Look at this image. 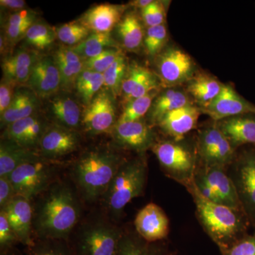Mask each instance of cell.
Here are the masks:
<instances>
[{"mask_svg": "<svg viewBox=\"0 0 255 255\" xmlns=\"http://www.w3.org/2000/svg\"><path fill=\"white\" fill-rule=\"evenodd\" d=\"M32 202L34 238L68 241L82 219V200L76 188L60 179Z\"/></svg>", "mask_w": 255, "mask_h": 255, "instance_id": "obj_1", "label": "cell"}, {"mask_svg": "<svg viewBox=\"0 0 255 255\" xmlns=\"http://www.w3.org/2000/svg\"><path fill=\"white\" fill-rule=\"evenodd\" d=\"M115 146H96L82 152L72 168V180L84 202L101 200L127 157Z\"/></svg>", "mask_w": 255, "mask_h": 255, "instance_id": "obj_2", "label": "cell"}, {"mask_svg": "<svg viewBox=\"0 0 255 255\" xmlns=\"http://www.w3.org/2000/svg\"><path fill=\"white\" fill-rule=\"evenodd\" d=\"M187 189L194 199L201 226L222 254L246 237L248 219L244 212L208 200L197 189L194 181Z\"/></svg>", "mask_w": 255, "mask_h": 255, "instance_id": "obj_3", "label": "cell"}, {"mask_svg": "<svg viewBox=\"0 0 255 255\" xmlns=\"http://www.w3.org/2000/svg\"><path fill=\"white\" fill-rule=\"evenodd\" d=\"M123 232L102 209L82 218L68 241L73 255H115Z\"/></svg>", "mask_w": 255, "mask_h": 255, "instance_id": "obj_4", "label": "cell"}, {"mask_svg": "<svg viewBox=\"0 0 255 255\" xmlns=\"http://www.w3.org/2000/svg\"><path fill=\"white\" fill-rule=\"evenodd\" d=\"M147 178V164L144 154L126 159L101 199L106 214L117 222L127 204L143 195Z\"/></svg>", "mask_w": 255, "mask_h": 255, "instance_id": "obj_5", "label": "cell"}, {"mask_svg": "<svg viewBox=\"0 0 255 255\" xmlns=\"http://www.w3.org/2000/svg\"><path fill=\"white\" fill-rule=\"evenodd\" d=\"M65 164L39 155L18 166L9 175L16 195L33 201L59 179Z\"/></svg>", "mask_w": 255, "mask_h": 255, "instance_id": "obj_6", "label": "cell"}, {"mask_svg": "<svg viewBox=\"0 0 255 255\" xmlns=\"http://www.w3.org/2000/svg\"><path fill=\"white\" fill-rule=\"evenodd\" d=\"M167 177L186 188L194 181L198 168V155L182 140H156L151 147Z\"/></svg>", "mask_w": 255, "mask_h": 255, "instance_id": "obj_7", "label": "cell"}, {"mask_svg": "<svg viewBox=\"0 0 255 255\" xmlns=\"http://www.w3.org/2000/svg\"><path fill=\"white\" fill-rule=\"evenodd\" d=\"M196 152L201 165L228 168L236 158V148L225 136L217 122L201 128L198 134Z\"/></svg>", "mask_w": 255, "mask_h": 255, "instance_id": "obj_8", "label": "cell"}, {"mask_svg": "<svg viewBox=\"0 0 255 255\" xmlns=\"http://www.w3.org/2000/svg\"><path fill=\"white\" fill-rule=\"evenodd\" d=\"M118 119L117 98L103 87L84 109L82 132L89 136L110 134Z\"/></svg>", "mask_w": 255, "mask_h": 255, "instance_id": "obj_9", "label": "cell"}, {"mask_svg": "<svg viewBox=\"0 0 255 255\" xmlns=\"http://www.w3.org/2000/svg\"><path fill=\"white\" fill-rule=\"evenodd\" d=\"M228 172L248 221H255V149L236 156Z\"/></svg>", "mask_w": 255, "mask_h": 255, "instance_id": "obj_10", "label": "cell"}, {"mask_svg": "<svg viewBox=\"0 0 255 255\" xmlns=\"http://www.w3.org/2000/svg\"><path fill=\"white\" fill-rule=\"evenodd\" d=\"M84 109L75 92L60 90L43 101L42 111L50 123L82 132Z\"/></svg>", "mask_w": 255, "mask_h": 255, "instance_id": "obj_11", "label": "cell"}, {"mask_svg": "<svg viewBox=\"0 0 255 255\" xmlns=\"http://www.w3.org/2000/svg\"><path fill=\"white\" fill-rule=\"evenodd\" d=\"M157 74L162 85L178 87L194 75L195 64L187 53L179 48L169 47L155 58Z\"/></svg>", "mask_w": 255, "mask_h": 255, "instance_id": "obj_12", "label": "cell"}, {"mask_svg": "<svg viewBox=\"0 0 255 255\" xmlns=\"http://www.w3.org/2000/svg\"><path fill=\"white\" fill-rule=\"evenodd\" d=\"M110 135L116 147L120 150L132 151L139 155L151 149L156 141L152 127L144 119L135 122H117Z\"/></svg>", "mask_w": 255, "mask_h": 255, "instance_id": "obj_13", "label": "cell"}, {"mask_svg": "<svg viewBox=\"0 0 255 255\" xmlns=\"http://www.w3.org/2000/svg\"><path fill=\"white\" fill-rule=\"evenodd\" d=\"M51 125L43 111L10 124L1 132V138L38 152L40 142Z\"/></svg>", "mask_w": 255, "mask_h": 255, "instance_id": "obj_14", "label": "cell"}, {"mask_svg": "<svg viewBox=\"0 0 255 255\" xmlns=\"http://www.w3.org/2000/svg\"><path fill=\"white\" fill-rule=\"evenodd\" d=\"M82 132L51 124L40 142L38 152L45 158L60 160L76 152L81 145Z\"/></svg>", "mask_w": 255, "mask_h": 255, "instance_id": "obj_15", "label": "cell"}, {"mask_svg": "<svg viewBox=\"0 0 255 255\" xmlns=\"http://www.w3.org/2000/svg\"><path fill=\"white\" fill-rule=\"evenodd\" d=\"M26 85L42 101L61 90V76L53 55L42 54L40 56Z\"/></svg>", "mask_w": 255, "mask_h": 255, "instance_id": "obj_16", "label": "cell"}, {"mask_svg": "<svg viewBox=\"0 0 255 255\" xmlns=\"http://www.w3.org/2000/svg\"><path fill=\"white\" fill-rule=\"evenodd\" d=\"M162 86L157 74L150 69L131 62L128 64L127 75L122 84L120 97L123 103L141 97Z\"/></svg>", "mask_w": 255, "mask_h": 255, "instance_id": "obj_17", "label": "cell"}, {"mask_svg": "<svg viewBox=\"0 0 255 255\" xmlns=\"http://www.w3.org/2000/svg\"><path fill=\"white\" fill-rule=\"evenodd\" d=\"M134 228L140 237L150 243L164 241L169 232V221L163 209L150 203L138 211Z\"/></svg>", "mask_w": 255, "mask_h": 255, "instance_id": "obj_18", "label": "cell"}, {"mask_svg": "<svg viewBox=\"0 0 255 255\" xmlns=\"http://www.w3.org/2000/svg\"><path fill=\"white\" fill-rule=\"evenodd\" d=\"M201 111L218 122L243 114H255V106L241 97L231 85H223L219 95Z\"/></svg>", "mask_w": 255, "mask_h": 255, "instance_id": "obj_19", "label": "cell"}, {"mask_svg": "<svg viewBox=\"0 0 255 255\" xmlns=\"http://www.w3.org/2000/svg\"><path fill=\"white\" fill-rule=\"evenodd\" d=\"M0 211H4L20 244L25 248L31 246L35 239L33 232L32 201L16 195L4 209Z\"/></svg>", "mask_w": 255, "mask_h": 255, "instance_id": "obj_20", "label": "cell"}, {"mask_svg": "<svg viewBox=\"0 0 255 255\" xmlns=\"http://www.w3.org/2000/svg\"><path fill=\"white\" fill-rule=\"evenodd\" d=\"M42 54L28 47H18L12 54L1 59L2 78L18 86L26 85L32 70Z\"/></svg>", "mask_w": 255, "mask_h": 255, "instance_id": "obj_21", "label": "cell"}, {"mask_svg": "<svg viewBox=\"0 0 255 255\" xmlns=\"http://www.w3.org/2000/svg\"><path fill=\"white\" fill-rule=\"evenodd\" d=\"M127 8V5L103 3L90 8L78 20L91 33H112Z\"/></svg>", "mask_w": 255, "mask_h": 255, "instance_id": "obj_22", "label": "cell"}, {"mask_svg": "<svg viewBox=\"0 0 255 255\" xmlns=\"http://www.w3.org/2000/svg\"><path fill=\"white\" fill-rule=\"evenodd\" d=\"M43 101L26 85L16 88L11 105L0 115V127L4 130L10 124L41 112Z\"/></svg>", "mask_w": 255, "mask_h": 255, "instance_id": "obj_23", "label": "cell"}, {"mask_svg": "<svg viewBox=\"0 0 255 255\" xmlns=\"http://www.w3.org/2000/svg\"><path fill=\"white\" fill-rule=\"evenodd\" d=\"M195 176L200 177L213 188L219 194L223 205L244 212L237 191L226 169L200 165L198 167Z\"/></svg>", "mask_w": 255, "mask_h": 255, "instance_id": "obj_24", "label": "cell"}, {"mask_svg": "<svg viewBox=\"0 0 255 255\" xmlns=\"http://www.w3.org/2000/svg\"><path fill=\"white\" fill-rule=\"evenodd\" d=\"M200 111L201 109L191 104L167 114L157 126L172 140H182L187 133L196 127Z\"/></svg>", "mask_w": 255, "mask_h": 255, "instance_id": "obj_25", "label": "cell"}, {"mask_svg": "<svg viewBox=\"0 0 255 255\" xmlns=\"http://www.w3.org/2000/svg\"><path fill=\"white\" fill-rule=\"evenodd\" d=\"M115 255H173L164 241L150 243L139 236L135 228H124Z\"/></svg>", "mask_w": 255, "mask_h": 255, "instance_id": "obj_26", "label": "cell"}, {"mask_svg": "<svg viewBox=\"0 0 255 255\" xmlns=\"http://www.w3.org/2000/svg\"><path fill=\"white\" fill-rule=\"evenodd\" d=\"M217 124L234 148L246 144H255V114L230 117Z\"/></svg>", "mask_w": 255, "mask_h": 255, "instance_id": "obj_27", "label": "cell"}, {"mask_svg": "<svg viewBox=\"0 0 255 255\" xmlns=\"http://www.w3.org/2000/svg\"><path fill=\"white\" fill-rule=\"evenodd\" d=\"M192 102L187 92L178 87H167L162 92H159L152 102L147 113L149 125L157 126V123L167 114L191 105Z\"/></svg>", "mask_w": 255, "mask_h": 255, "instance_id": "obj_28", "label": "cell"}, {"mask_svg": "<svg viewBox=\"0 0 255 255\" xmlns=\"http://www.w3.org/2000/svg\"><path fill=\"white\" fill-rule=\"evenodd\" d=\"M51 55L61 76V90L73 91L77 79L85 70V60L72 47L62 44Z\"/></svg>", "mask_w": 255, "mask_h": 255, "instance_id": "obj_29", "label": "cell"}, {"mask_svg": "<svg viewBox=\"0 0 255 255\" xmlns=\"http://www.w3.org/2000/svg\"><path fill=\"white\" fill-rule=\"evenodd\" d=\"M141 16L136 11H126L115 28L119 43L124 49L137 52L143 46L145 32Z\"/></svg>", "mask_w": 255, "mask_h": 255, "instance_id": "obj_30", "label": "cell"}, {"mask_svg": "<svg viewBox=\"0 0 255 255\" xmlns=\"http://www.w3.org/2000/svg\"><path fill=\"white\" fill-rule=\"evenodd\" d=\"M38 19V12L30 8L6 14L1 19L3 30L1 33L15 47L18 42L23 40L28 28Z\"/></svg>", "mask_w": 255, "mask_h": 255, "instance_id": "obj_31", "label": "cell"}, {"mask_svg": "<svg viewBox=\"0 0 255 255\" xmlns=\"http://www.w3.org/2000/svg\"><path fill=\"white\" fill-rule=\"evenodd\" d=\"M38 151L29 150L1 139L0 140V177L9 176L18 166L39 156Z\"/></svg>", "mask_w": 255, "mask_h": 255, "instance_id": "obj_32", "label": "cell"}, {"mask_svg": "<svg viewBox=\"0 0 255 255\" xmlns=\"http://www.w3.org/2000/svg\"><path fill=\"white\" fill-rule=\"evenodd\" d=\"M223 85L213 77L199 74L187 82V92L204 110L219 95Z\"/></svg>", "mask_w": 255, "mask_h": 255, "instance_id": "obj_33", "label": "cell"}, {"mask_svg": "<svg viewBox=\"0 0 255 255\" xmlns=\"http://www.w3.org/2000/svg\"><path fill=\"white\" fill-rule=\"evenodd\" d=\"M56 39L55 27L39 18L28 28L23 45L43 54L53 48Z\"/></svg>", "mask_w": 255, "mask_h": 255, "instance_id": "obj_34", "label": "cell"}, {"mask_svg": "<svg viewBox=\"0 0 255 255\" xmlns=\"http://www.w3.org/2000/svg\"><path fill=\"white\" fill-rule=\"evenodd\" d=\"M83 59L86 60L100 55L111 48H121L112 33H91L77 46L72 47Z\"/></svg>", "mask_w": 255, "mask_h": 255, "instance_id": "obj_35", "label": "cell"}, {"mask_svg": "<svg viewBox=\"0 0 255 255\" xmlns=\"http://www.w3.org/2000/svg\"><path fill=\"white\" fill-rule=\"evenodd\" d=\"M104 75L85 69L75 82L73 92L84 107H87L104 87Z\"/></svg>", "mask_w": 255, "mask_h": 255, "instance_id": "obj_36", "label": "cell"}, {"mask_svg": "<svg viewBox=\"0 0 255 255\" xmlns=\"http://www.w3.org/2000/svg\"><path fill=\"white\" fill-rule=\"evenodd\" d=\"M159 90H154L139 98L124 104V110L119 117L118 122H129L143 119L150 110L152 102L158 95Z\"/></svg>", "mask_w": 255, "mask_h": 255, "instance_id": "obj_37", "label": "cell"}, {"mask_svg": "<svg viewBox=\"0 0 255 255\" xmlns=\"http://www.w3.org/2000/svg\"><path fill=\"white\" fill-rule=\"evenodd\" d=\"M25 253L26 255H73L68 240L54 238H35Z\"/></svg>", "mask_w": 255, "mask_h": 255, "instance_id": "obj_38", "label": "cell"}, {"mask_svg": "<svg viewBox=\"0 0 255 255\" xmlns=\"http://www.w3.org/2000/svg\"><path fill=\"white\" fill-rule=\"evenodd\" d=\"M128 62L124 53L114 61L104 75V88L109 90L115 98L120 97L122 84L128 66Z\"/></svg>", "mask_w": 255, "mask_h": 255, "instance_id": "obj_39", "label": "cell"}, {"mask_svg": "<svg viewBox=\"0 0 255 255\" xmlns=\"http://www.w3.org/2000/svg\"><path fill=\"white\" fill-rule=\"evenodd\" d=\"M57 39L65 46L74 47L90 36L89 31L78 19L55 27Z\"/></svg>", "mask_w": 255, "mask_h": 255, "instance_id": "obj_40", "label": "cell"}, {"mask_svg": "<svg viewBox=\"0 0 255 255\" xmlns=\"http://www.w3.org/2000/svg\"><path fill=\"white\" fill-rule=\"evenodd\" d=\"M167 39L168 34L165 25L147 28L143 41L146 54L155 58L164 50Z\"/></svg>", "mask_w": 255, "mask_h": 255, "instance_id": "obj_41", "label": "cell"}, {"mask_svg": "<svg viewBox=\"0 0 255 255\" xmlns=\"http://www.w3.org/2000/svg\"><path fill=\"white\" fill-rule=\"evenodd\" d=\"M123 53L121 48H111L100 55L85 60V69L104 74L116 60Z\"/></svg>", "mask_w": 255, "mask_h": 255, "instance_id": "obj_42", "label": "cell"}, {"mask_svg": "<svg viewBox=\"0 0 255 255\" xmlns=\"http://www.w3.org/2000/svg\"><path fill=\"white\" fill-rule=\"evenodd\" d=\"M140 16L147 27L163 25L166 19V8L164 1H152L147 7L141 10Z\"/></svg>", "mask_w": 255, "mask_h": 255, "instance_id": "obj_43", "label": "cell"}, {"mask_svg": "<svg viewBox=\"0 0 255 255\" xmlns=\"http://www.w3.org/2000/svg\"><path fill=\"white\" fill-rule=\"evenodd\" d=\"M19 243L4 211H0V251L16 246Z\"/></svg>", "mask_w": 255, "mask_h": 255, "instance_id": "obj_44", "label": "cell"}, {"mask_svg": "<svg viewBox=\"0 0 255 255\" xmlns=\"http://www.w3.org/2000/svg\"><path fill=\"white\" fill-rule=\"evenodd\" d=\"M18 85L14 82L1 78L0 82V115L11 105Z\"/></svg>", "mask_w": 255, "mask_h": 255, "instance_id": "obj_45", "label": "cell"}, {"mask_svg": "<svg viewBox=\"0 0 255 255\" xmlns=\"http://www.w3.org/2000/svg\"><path fill=\"white\" fill-rule=\"evenodd\" d=\"M223 255H255V235L242 238Z\"/></svg>", "mask_w": 255, "mask_h": 255, "instance_id": "obj_46", "label": "cell"}, {"mask_svg": "<svg viewBox=\"0 0 255 255\" xmlns=\"http://www.w3.org/2000/svg\"><path fill=\"white\" fill-rule=\"evenodd\" d=\"M16 196L9 176L0 177V210L4 209Z\"/></svg>", "mask_w": 255, "mask_h": 255, "instance_id": "obj_47", "label": "cell"}, {"mask_svg": "<svg viewBox=\"0 0 255 255\" xmlns=\"http://www.w3.org/2000/svg\"><path fill=\"white\" fill-rule=\"evenodd\" d=\"M1 11H6V14L17 12L21 10L27 9V3L24 0H1L0 1Z\"/></svg>", "mask_w": 255, "mask_h": 255, "instance_id": "obj_48", "label": "cell"}, {"mask_svg": "<svg viewBox=\"0 0 255 255\" xmlns=\"http://www.w3.org/2000/svg\"><path fill=\"white\" fill-rule=\"evenodd\" d=\"M152 2V0H135V1H130L129 5L135 8V9H143L144 8L147 7L149 4Z\"/></svg>", "mask_w": 255, "mask_h": 255, "instance_id": "obj_49", "label": "cell"}, {"mask_svg": "<svg viewBox=\"0 0 255 255\" xmlns=\"http://www.w3.org/2000/svg\"><path fill=\"white\" fill-rule=\"evenodd\" d=\"M0 255H26L23 254L21 251L15 246L9 249L4 250V251H0Z\"/></svg>", "mask_w": 255, "mask_h": 255, "instance_id": "obj_50", "label": "cell"}]
</instances>
